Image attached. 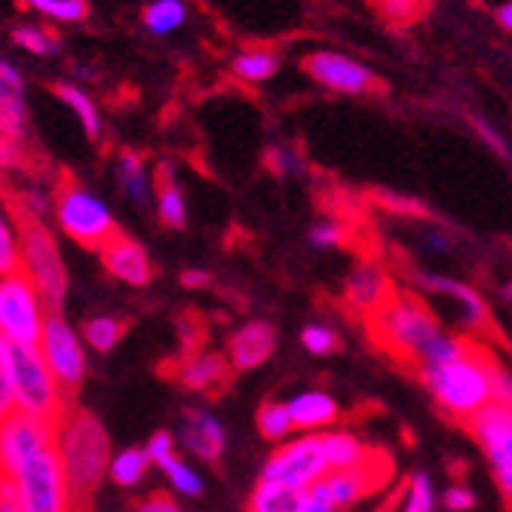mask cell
Returning <instances> with one entry per match:
<instances>
[{"instance_id":"obj_1","label":"cell","mask_w":512,"mask_h":512,"mask_svg":"<svg viewBox=\"0 0 512 512\" xmlns=\"http://www.w3.org/2000/svg\"><path fill=\"white\" fill-rule=\"evenodd\" d=\"M368 329L371 338L381 344V350L414 368L448 362L470 347V341L448 335L421 298L399 295V292L387 307H381L375 316H368Z\"/></svg>"},{"instance_id":"obj_2","label":"cell","mask_w":512,"mask_h":512,"mask_svg":"<svg viewBox=\"0 0 512 512\" xmlns=\"http://www.w3.org/2000/svg\"><path fill=\"white\" fill-rule=\"evenodd\" d=\"M56 448L65 463L74 503L83 509L86 500L99 491L102 479L111 470V460H114L111 439H108L99 417L74 408V411H65V417L59 421Z\"/></svg>"},{"instance_id":"obj_3","label":"cell","mask_w":512,"mask_h":512,"mask_svg":"<svg viewBox=\"0 0 512 512\" xmlns=\"http://www.w3.org/2000/svg\"><path fill=\"white\" fill-rule=\"evenodd\" d=\"M417 378L427 384L436 402L460 421H473L482 408L494 402V362L476 344L448 362L417 368Z\"/></svg>"},{"instance_id":"obj_4","label":"cell","mask_w":512,"mask_h":512,"mask_svg":"<svg viewBox=\"0 0 512 512\" xmlns=\"http://www.w3.org/2000/svg\"><path fill=\"white\" fill-rule=\"evenodd\" d=\"M0 356H7L13 365L16 411L59 427V421L68 411V405H65L68 396L62 393L53 368L46 365L40 347H19L7 338H0Z\"/></svg>"},{"instance_id":"obj_5","label":"cell","mask_w":512,"mask_h":512,"mask_svg":"<svg viewBox=\"0 0 512 512\" xmlns=\"http://www.w3.org/2000/svg\"><path fill=\"white\" fill-rule=\"evenodd\" d=\"M19 249H22V270L37 286L46 310L62 313V304L68 298V270L50 227L37 218L19 215Z\"/></svg>"},{"instance_id":"obj_6","label":"cell","mask_w":512,"mask_h":512,"mask_svg":"<svg viewBox=\"0 0 512 512\" xmlns=\"http://www.w3.org/2000/svg\"><path fill=\"white\" fill-rule=\"evenodd\" d=\"M7 479L16 485L25 512H71L77 506L56 445L34 454Z\"/></svg>"},{"instance_id":"obj_7","label":"cell","mask_w":512,"mask_h":512,"mask_svg":"<svg viewBox=\"0 0 512 512\" xmlns=\"http://www.w3.org/2000/svg\"><path fill=\"white\" fill-rule=\"evenodd\" d=\"M56 218L65 234L83 249L102 252L105 243H111L120 234L111 209L96 194H89L74 181H65L56 194Z\"/></svg>"},{"instance_id":"obj_8","label":"cell","mask_w":512,"mask_h":512,"mask_svg":"<svg viewBox=\"0 0 512 512\" xmlns=\"http://www.w3.org/2000/svg\"><path fill=\"white\" fill-rule=\"evenodd\" d=\"M46 316L50 310L25 270L0 279V332L7 341L19 347H40Z\"/></svg>"},{"instance_id":"obj_9","label":"cell","mask_w":512,"mask_h":512,"mask_svg":"<svg viewBox=\"0 0 512 512\" xmlns=\"http://www.w3.org/2000/svg\"><path fill=\"white\" fill-rule=\"evenodd\" d=\"M329 460H325L322 436L307 433L301 439H292L286 445H279L261 470V482H276L286 488L310 491L316 482L329 476Z\"/></svg>"},{"instance_id":"obj_10","label":"cell","mask_w":512,"mask_h":512,"mask_svg":"<svg viewBox=\"0 0 512 512\" xmlns=\"http://www.w3.org/2000/svg\"><path fill=\"white\" fill-rule=\"evenodd\" d=\"M40 353H43L46 365L53 368L62 393L74 396L86 378V353H83V338L74 332V325L62 313L46 316Z\"/></svg>"},{"instance_id":"obj_11","label":"cell","mask_w":512,"mask_h":512,"mask_svg":"<svg viewBox=\"0 0 512 512\" xmlns=\"http://www.w3.org/2000/svg\"><path fill=\"white\" fill-rule=\"evenodd\" d=\"M56 424L37 421L22 411H13L4 417L0 430V460H4V476H13L22 463H28L34 454L56 445Z\"/></svg>"},{"instance_id":"obj_12","label":"cell","mask_w":512,"mask_h":512,"mask_svg":"<svg viewBox=\"0 0 512 512\" xmlns=\"http://www.w3.org/2000/svg\"><path fill=\"white\" fill-rule=\"evenodd\" d=\"M467 427L494 467L500 488L509 485L512 482V408L491 402L473 417V421H467Z\"/></svg>"},{"instance_id":"obj_13","label":"cell","mask_w":512,"mask_h":512,"mask_svg":"<svg viewBox=\"0 0 512 512\" xmlns=\"http://www.w3.org/2000/svg\"><path fill=\"white\" fill-rule=\"evenodd\" d=\"M304 71L325 89L347 92V96H365V92L375 86V74H371L365 65H359L341 53H329V50L310 53L304 59Z\"/></svg>"},{"instance_id":"obj_14","label":"cell","mask_w":512,"mask_h":512,"mask_svg":"<svg viewBox=\"0 0 512 512\" xmlns=\"http://www.w3.org/2000/svg\"><path fill=\"white\" fill-rule=\"evenodd\" d=\"M99 255H102V264L108 267V273L114 279H120V283H126V286H148L151 283L154 264H151L148 249L138 240L117 234L111 243H105V249Z\"/></svg>"},{"instance_id":"obj_15","label":"cell","mask_w":512,"mask_h":512,"mask_svg":"<svg viewBox=\"0 0 512 512\" xmlns=\"http://www.w3.org/2000/svg\"><path fill=\"white\" fill-rule=\"evenodd\" d=\"M276 350V329L270 322L252 319L230 335L227 341V359L234 365V371H252L264 365Z\"/></svg>"},{"instance_id":"obj_16","label":"cell","mask_w":512,"mask_h":512,"mask_svg":"<svg viewBox=\"0 0 512 512\" xmlns=\"http://www.w3.org/2000/svg\"><path fill=\"white\" fill-rule=\"evenodd\" d=\"M396 292H390V276L378 267V264H359L344 286V298L353 310L375 316L381 307H387L393 301Z\"/></svg>"},{"instance_id":"obj_17","label":"cell","mask_w":512,"mask_h":512,"mask_svg":"<svg viewBox=\"0 0 512 512\" xmlns=\"http://www.w3.org/2000/svg\"><path fill=\"white\" fill-rule=\"evenodd\" d=\"M421 283L430 292L454 301L457 313H460V322L467 325V329H485V325H488V304L482 301V295L473 286L460 283V279H451V276H442V273H424Z\"/></svg>"},{"instance_id":"obj_18","label":"cell","mask_w":512,"mask_h":512,"mask_svg":"<svg viewBox=\"0 0 512 512\" xmlns=\"http://www.w3.org/2000/svg\"><path fill=\"white\" fill-rule=\"evenodd\" d=\"M181 442L191 454H197L200 460H218L224 454V427L215 414L194 408L184 411L181 417Z\"/></svg>"},{"instance_id":"obj_19","label":"cell","mask_w":512,"mask_h":512,"mask_svg":"<svg viewBox=\"0 0 512 512\" xmlns=\"http://www.w3.org/2000/svg\"><path fill=\"white\" fill-rule=\"evenodd\" d=\"M230 371L234 365L221 353H197L178 368V381L197 393H221L230 384Z\"/></svg>"},{"instance_id":"obj_20","label":"cell","mask_w":512,"mask_h":512,"mask_svg":"<svg viewBox=\"0 0 512 512\" xmlns=\"http://www.w3.org/2000/svg\"><path fill=\"white\" fill-rule=\"evenodd\" d=\"M286 405H289V414H292V421H295V430H304V433H316L322 427L335 424L338 414H341L338 402L329 393H322V390L298 393Z\"/></svg>"},{"instance_id":"obj_21","label":"cell","mask_w":512,"mask_h":512,"mask_svg":"<svg viewBox=\"0 0 512 512\" xmlns=\"http://www.w3.org/2000/svg\"><path fill=\"white\" fill-rule=\"evenodd\" d=\"M322 448H325V460H329L332 473L362 470L381 460V457L375 460V451L350 433H322Z\"/></svg>"},{"instance_id":"obj_22","label":"cell","mask_w":512,"mask_h":512,"mask_svg":"<svg viewBox=\"0 0 512 512\" xmlns=\"http://www.w3.org/2000/svg\"><path fill=\"white\" fill-rule=\"evenodd\" d=\"M304 494L298 488H286L276 482H258L249 497V512H301Z\"/></svg>"},{"instance_id":"obj_23","label":"cell","mask_w":512,"mask_h":512,"mask_svg":"<svg viewBox=\"0 0 512 512\" xmlns=\"http://www.w3.org/2000/svg\"><path fill=\"white\" fill-rule=\"evenodd\" d=\"M157 209H160V221L166 227H175L181 230L188 224V206H184V197H181V188L172 181L169 175V166L163 163L160 166V191H157Z\"/></svg>"},{"instance_id":"obj_24","label":"cell","mask_w":512,"mask_h":512,"mask_svg":"<svg viewBox=\"0 0 512 512\" xmlns=\"http://www.w3.org/2000/svg\"><path fill=\"white\" fill-rule=\"evenodd\" d=\"M117 178L123 184V191L135 200V203H148L151 200V181H148V169H145V160L132 154V151H123L120 160H117Z\"/></svg>"},{"instance_id":"obj_25","label":"cell","mask_w":512,"mask_h":512,"mask_svg":"<svg viewBox=\"0 0 512 512\" xmlns=\"http://www.w3.org/2000/svg\"><path fill=\"white\" fill-rule=\"evenodd\" d=\"M148 463H151L148 451H142V448H126V451L114 454L111 470H108V479H111L114 485H120V488H135L138 482L145 479Z\"/></svg>"},{"instance_id":"obj_26","label":"cell","mask_w":512,"mask_h":512,"mask_svg":"<svg viewBox=\"0 0 512 512\" xmlns=\"http://www.w3.org/2000/svg\"><path fill=\"white\" fill-rule=\"evenodd\" d=\"M56 96L77 114V120L83 123V129H86L89 138H99V132H102L99 108H96V102H92L80 86H74V83H56Z\"/></svg>"},{"instance_id":"obj_27","label":"cell","mask_w":512,"mask_h":512,"mask_svg":"<svg viewBox=\"0 0 512 512\" xmlns=\"http://www.w3.org/2000/svg\"><path fill=\"white\" fill-rule=\"evenodd\" d=\"M184 19H188V7L181 0H154V4L145 7V28L157 37L178 31Z\"/></svg>"},{"instance_id":"obj_28","label":"cell","mask_w":512,"mask_h":512,"mask_svg":"<svg viewBox=\"0 0 512 512\" xmlns=\"http://www.w3.org/2000/svg\"><path fill=\"white\" fill-rule=\"evenodd\" d=\"M126 335V322L117 319V316H96L83 325V341L99 350V353H111Z\"/></svg>"},{"instance_id":"obj_29","label":"cell","mask_w":512,"mask_h":512,"mask_svg":"<svg viewBox=\"0 0 512 512\" xmlns=\"http://www.w3.org/2000/svg\"><path fill=\"white\" fill-rule=\"evenodd\" d=\"M295 430V421L286 402H264L258 408V433L270 442H283Z\"/></svg>"},{"instance_id":"obj_30","label":"cell","mask_w":512,"mask_h":512,"mask_svg":"<svg viewBox=\"0 0 512 512\" xmlns=\"http://www.w3.org/2000/svg\"><path fill=\"white\" fill-rule=\"evenodd\" d=\"M279 71V56L267 53V50H252V53H240L234 59V74L246 83H264Z\"/></svg>"},{"instance_id":"obj_31","label":"cell","mask_w":512,"mask_h":512,"mask_svg":"<svg viewBox=\"0 0 512 512\" xmlns=\"http://www.w3.org/2000/svg\"><path fill=\"white\" fill-rule=\"evenodd\" d=\"M160 470L169 476V482H172V488H175V491L188 494V497H200V494H203V479H200V473L191 467V463H184L178 454H175V457H169Z\"/></svg>"},{"instance_id":"obj_32","label":"cell","mask_w":512,"mask_h":512,"mask_svg":"<svg viewBox=\"0 0 512 512\" xmlns=\"http://www.w3.org/2000/svg\"><path fill=\"white\" fill-rule=\"evenodd\" d=\"M25 4L46 13V16L59 19V22H83L89 13L86 0H25Z\"/></svg>"},{"instance_id":"obj_33","label":"cell","mask_w":512,"mask_h":512,"mask_svg":"<svg viewBox=\"0 0 512 512\" xmlns=\"http://www.w3.org/2000/svg\"><path fill=\"white\" fill-rule=\"evenodd\" d=\"M436 509V497H433V482L417 473L411 476L408 482V494H405V503H402V512H433Z\"/></svg>"},{"instance_id":"obj_34","label":"cell","mask_w":512,"mask_h":512,"mask_svg":"<svg viewBox=\"0 0 512 512\" xmlns=\"http://www.w3.org/2000/svg\"><path fill=\"white\" fill-rule=\"evenodd\" d=\"M19 270H22V249L13 237V221L7 215L4 221H0V273L10 276Z\"/></svg>"},{"instance_id":"obj_35","label":"cell","mask_w":512,"mask_h":512,"mask_svg":"<svg viewBox=\"0 0 512 512\" xmlns=\"http://www.w3.org/2000/svg\"><path fill=\"white\" fill-rule=\"evenodd\" d=\"M301 344L313 356H329L341 347V338L332 329H325V325H307V329L301 332Z\"/></svg>"},{"instance_id":"obj_36","label":"cell","mask_w":512,"mask_h":512,"mask_svg":"<svg viewBox=\"0 0 512 512\" xmlns=\"http://www.w3.org/2000/svg\"><path fill=\"white\" fill-rule=\"evenodd\" d=\"M13 40L22 46V50L34 53V56H46V53H53L56 46L50 40V34H43L40 28H16L13 31Z\"/></svg>"},{"instance_id":"obj_37","label":"cell","mask_w":512,"mask_h":512,"mask_svg":"<svg viewBox=\"0 0 512 512\" xmlns=\"http://www.w3.org/2000/svg\"><path fill=\"white\" fill-rule=\"evenodd\" d=\"M344 227L341 224H335V221H325V224H316L313 230H310V243L316 246V249H335V246H341L344 243Z\"/></svg>"},{"instance_id":"obj_38","label":"cell","mask_w":512,"mask_h":512,"mask_svg":"<svg viewBox=\"0 0 512 512\" xmlns=\"http://www.w3.org/2000/svg\"><path fill=\"white\" fill-rule=\"evenodd\" d=\"M148 457H151V463H157V467H163V463L169 460V457H175V439L166 433V430H160V433H154L151 436V442H148Z\"/></svg>"},{"instance_id":"obj_39","label":"cell","mask_w":512,"mask_h":512,"mask_svg":"<svg viewBox=\"0 0 512 512\" xmlns=\"http://www.w3.org/2000/svg\"><path fill=\"white\" fill-rule=\"evenodd\" d=\"M135 512H181V509H178V503H175V497H172V494H166V491H154V494H148L142 503L135 506Z\"/></svg>"},{"instance_id":"obj_40","label":"cell","mask_w":512,"mask_h":512,"mask_svg":"<svg viewBox=\"0 0 512 512\" xmlns=\"http://www.w3.org/2000/svg\"><path fill=\"white\" fill-rule=\"evenodd\" d=\"M445 506H448L451 512H470V509L476 506V497H473V491H470V488L451 485V488L445 491Z\"/></svg>"},{"instance_id":"obj_41","label":"cell","mask_w":512,"mask_h":512,"mask_svg":"<svg viewBox=\"0 0 512 512\" xmlns=\"http://www.w3.org/2000/svg\"><path fill=\"white\" fill-rule=\"evenodd\" d=\"M494 402L512 408V375L494 365Z\"/></svg>"},{"instance_id":"obj_42","label":"cell","mask_w":512,"mask_h":512,"mask_svg":"<svg viewBox=\"0 0 512 512\" xmlns=\"http://www.w3.org/2000/svg\"><path fill=\"white\" fill-rule=\"evenodd\" d=\"M390 19H414V0H375Z\"/></svg>"},{"instance_id":"obj_43","label":"cell","mask_w":512,"mask_h":512,"mask_svg":"<svg viewBox=\"0 0 512 512\" xmlns=\"http://www.w3.org/2000/svg\"><path fill=\"white\" fill-rule=\"evenodd\" d=\"M0 512H25L16 485L4 476V488H0Z\"/></svg>"},{"instance_id":"obj_44","label":"cell","mask_w":512,"mask_h":512,"mask_svg":"<svg viewBox=\"0 0 512 512\" xmlns=\"http://www.w3.org/2000/svg\"><path fill=\"white\" fill-rule=\"evenodd\" d=\"M473 126L479 129V135H482V138H488V142H491V148H494L497 154H506V145H503V138H500V135H497V132H494V129H491V126L485 123V120H473Z\"/></svg>"},{"instance_id":"obj_45","label":"cell","mask_w":512,"mask_h":512,"mask_svg":"<svg viewBox=\"0 0 512 512\" xmlns=\"http://www.w3.org/2000/svg\"><path fill=\"white\" fill-rule=\"evenodd\" d=\"M181 283L188 289H206L209 286V273L206 270H188V273H181Z\"/></svg>"},{"instance_id":"obj_46","label":"cell","mask_w":512,"mask_h":512,"mask_svg":"<svg viewBox=\"0 0 512 512\" xmlns=\"http://www.w3.org/2000/svg\"><path fill=\"white\" fill-rule=\"evenodd\" d=\"M497 19H500V25H503L506 31H512V0H509V4H503V7H500Z\"/></svg>"}]
</instances>
